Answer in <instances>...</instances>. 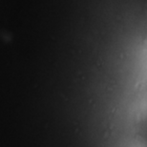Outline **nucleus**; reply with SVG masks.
I'll use <instances>...</instances> for the list:
<instances>
[]
</instances>
